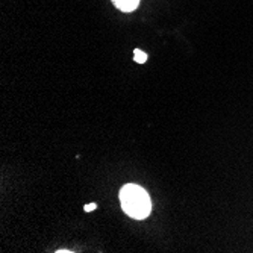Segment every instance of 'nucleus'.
Returning <instances> with one entry per match:
<instances>
[{
  "label": "nucleus",
  "instance_id": "f257e3e1",
  "mask_svg": "<svg viewBox=\"0 0 253 253\" xmlns=\"http://www.w3.org/2000/svg\"><path fill=\"white\" fill-rule=\"evenodd\" d=\"M120 202H122L123 211L129 217L136 218V220L147 218L152 210L150 197L146 193V190H143L138 185H133V183H129V185H125L122 188Z\"/></svg>",
  "mask_w": 253,
  "mask_h": 253
},
{
  "label": "nucleus",
  "instance_id": "f03ea898",
  "mask_svg": "<svg viewBox=\"0 0 253 253\" xmlns=\"http://www.w3.org/2000/svg\"><path fill=\"white\" fill-rule=\"evenodd\" d=\"M112 3L123 12H130L138 6L140 0H112Z\"/></svg>",
  "mask_w": 253,
  "mask_h": 253
},
{
  "label": "nucleus",
  "instance_id": "7ed1b4c3",
  "mask_svg": "<svg viewBox=\"0 0 253 253\" xmlns=\"http://www.w3.org/2000/svg\"><path fill=\"white\" fill-rule=\"evenodd\" d=\"M133 61L138 62V64H144L147 61V55L140 49H135L133 50Z\"/></svg>",
  "mask_w": 253,
  "mask_h": 253
},
{
  "label": "nucleus",
  "instance_id": "20e7f679",
  "mask_svg": "<svg viewBox=\"0 0 253 253\" xmlns=\"http://www.w3.org/2000/svg\"><path fill=\"white\" fill-rule=\"evenodd\" d=\"M96 208H97V205H96V203H88V205L84 206V211H85V212H91V211H94Z\"/></svg>",
  "mask_w": 253,
  "mask_h": 253
},
{
  "label": "nucleus",
  "instance_id": "39448f33",
  "mask_svg": "<svg viewBox=\"0 0 253 253\" xmlns=\"http://www.w3.org/2000/svg\"><path fill=\"white\" fill-rule=\"evenodd\" d=\"M68 252H72V250H65V249H62V250H56V253H68Z\"/></svg>",
  "mask_w": 253,
  "mask_h": 253
}]
</instances>
